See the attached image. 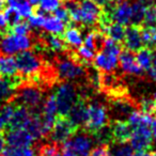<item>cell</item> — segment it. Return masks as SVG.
Returning <instances> with one entry per match:
<instances>
[{
  "mask_svg": "<svg viewBox=\"0 0 156 156\" xmlns=\"http://www.w3.org/2000/svg\"><path fill=\"white\" fill-rule=\"evenodd\" d=\"M93 138L87 132L75 134L64 141L62 144V153L64 156H89L93 147Z\"/></svg>",
  "mask_w": 156,
  "mask_h": 156,
  "instance_id": "obj_1",
  "label": "cell"
},
{
  "mask_svg": "<svg viewBox=\"0 0 156 156\" xmlns=\"http://www.w3.org/2000/svg\"><path fill=\"white\" fill-rule=\"evenodd\" d=\"M109 124V115L107 108L96 101L88 104V118L85 125V132L92 135L96 130L105 127Z\"/></svg>",
  "mask_w": 156,
  "mask_h": 156,
  "instance_id": "obj_2",
  "label": "cell"
},
{
  "mask_svg": "<svg viewBox=\"0 0 156 156\" xmlns=\"http://www.w3.org/2000/svg\"><path fill=\"white\" fill-rule=\"evenodd\" d=\"M79 95L77 93L75 86L71 83H62L58 87L56 92V103L58 108L59 115L66 117L69 111L71 110L72 106L76 103Z\"/></svg>",
  "mask_w": 156,
  "mask_h": 156,
  "instance_id": "obj_3",
  "label": "cell"
},
{
  "mask_svg": "<svg viewBox=\"0 0 156 156\" xmlns=\"http://www.w3.org/2000/svg\"><path fill=\"white\" fill-rule=\"evenodd\" d=\"M15 98H17L28 109L33 111L37 110L43 101V91L40 86H35L33 83H20L16 89Z\"/></svg>",
  "mask_w": 156,
  "mask_h": 156,
  "instance_id": "obj_4",
  "label": "cell"
},
{
  "mask_svg": "<svg viewBox=\"0 0 156 156\" xmlns=\"http://www.w3.org/2000/svg\"><path fill=\"white\" fill-rule=\"evenodd\" d=\"M17 69L23 76L28 78H32L33 76L39 75L42 69V59L40 56L32 51L24 50L18 52L16 57Z\"/></svg>",
  "mask_w": 156,
  "mask_h": 156,
  "instance_id": "obj_5",
  "label": "cell"
},
{
  "mask_svg": "<svg viewBox=\"0 0 156 156\" xmlns=\"http://www.w3.org/2000/svg\"><path fill=\"white\" fill-rule=\"evenodd\" d=\"M32 46L31 39L28 35L5 34L0 37V52L8 56L27 50Z\"/></svg>",
  "mask_w": 156,
  "mask_h": 156,
  "instance_id": "obj_6",
  "label": "cell"
},
{
  "mask_svg": "<svg viewBox=\"0 0 156 156\" xmlns=\"http://www.w3.org/2000/svg\"><path fill=\"white\" fill-rule=\"evenodd\" d=\"M56 71L58 77L62 80H74L85 75L86 71L83 63L74 58H59L56 62Z\"/></svg>",
  "mask_w": 156,
  "mask_h": 156,
  "instance_id": "obj_7",
  "label": "cell"
},
{
  "mask_svg": "<svg viewBox=\"0 0 156 156\" xmlns=\"http://www.w3.org/2000/svg\"><path fill=\"white\" fill-rule=\"evenodd\" d=\"M77 130L78 128L69 121V118L65 115H59L57 117L48 137H49L50 141L59 144V143H63L69 138H71L73 135L77 133Z\"/></svg>",
  "mask_w": 156,
  "mask_h": 156,
  "instance_id": "obj_8",
  "label": "cell"
},
{
  "mask_svg": "<svg viewBox=\"0 0 156 156\" xmlns=\"http://www.w3.org/2000/svg\"><path fill=\"white\" fill-rule=\"evenodd\" d=\"M153 136H152L150 124H142L137 127L132 128V135L129 137V144L136 151H149L153 144Z\"/></svg>",
  "mask_w": 156,
  "mask_h": 156,
  "instance_id": "obj_9",
  "label": "cell"
},
{
  "mask_svg": "<svg viewBox=\"0 0 156 156\" xmlns=\"http://www.w3.org/2000/svg\"><path fill=\"white\" fill-rule=\"evenodd\" d=\"M103 10L92 0H81L79 3V24L93 26L100 22Z\"/></svg>",
  "mask_w": 156,
  "mask_h": 156,
  "instance_id": "obj_10",
  "label": "cell"
},
{
  "mask_svg": "<svg viewBox=\"0 0 156 156\" xmlns=\"http://www.w3.org/2000/svg\"><path fill=\"white\" fill-rule=\"evenodd\" d=\"M5 142L8 147H31L34 143V139L25 128H9L3 135Z\"/></svg>",
  "mask_w": 156,
  "mask_h": 156,
  "instance_id": "obj_11",
  "label": "cell"
},
{
  "mask_svg": "<svg viewBox=\"0 0 156 156\" xmlns=\"http://www.w3.org/2000/svg\"><path fill=\"white\" fill-rule=\"evenodd\" d=\"M66 117L78 129L85 127L88 118V104L86 102V98L79 96L75 104L72 106Z\"/></svg>",
  "mask_w": 156,
  "mask_h": 156,
  "instance_id": "obj_12",
  "label": "cell"
},
{
  "mask_svg": "<svg viewBox=\"0 0 156 156\" xmlns=\"http://www.w3.org/2000/svg\"><path fill=\"white\" fill-rule=\"evenodd\" d=\"M109 127L112 135L113 143L127 142V140H129V137L132 135V127L127 121L120 119L113 120L111 123H109Z\"/></svg>",
  "mask_w": 156,
  "mask_h": 156,
  "instance_id": "obj_13",
  "label": "cell"
},
{
  "mask_svg": "<svg viewBox=\"0 0 156 156\" xmlns=\"http://www.w3.org/2000/svg\"><path fill=\"white\" fill-rule=\"evenodd\" d=\"M119 61L122 69L125 73L135 76H142L143 73H144V71L137 63L136 58H135V54L132 50H128V49L122 50L121 54H120Z\"/></svg>",
  "mask_w": 156,
  "mask_h": 156,
  "instance_id": "obj_14",
  "label": "cell"
},
{
  "mask_svg": "<svg viewBox=\"0 0 156 156\" xmlns=\"http://www.w3.org/2000/svg\"><path fill=\"white\" fill-rule=\"evenodd\" d=\"M124 45L126 49L132 50V51H138L140 48H142V42H141L140 35V26L136 25H129L125 29V34H124Z\"/></svg>",
  "mask_w": 156,
  "mask_h": 156,
  "instance_id": "obj_15",
  "label": "cell"
},
{
  "mask_svg": "<svg viewBox=\"0 0 156 156\" xmlns=\"http://www.w3.org/2000/svg\"><path fill=\"white\" fill-rule=\"evenodd\" d=\"M93 63L94 66L98 69H100V71H103L105 73H111V72H113L118 67L119 57L101 51L95 56Z\"/></svg>",
  "mask_w": 156,
  "mask_h": 156,
  "instance_id": "obj_16",
  "label": "cell"
},
{
  "mask_svg": "<svg viewBox=\"0 0 156 156\" xmlns=\"http://www.w3.org/2000/svg\"><path fill=\"white\" fill-rule=\"evenodd\" d=\"M31 112L30 109H28L26 106H17L14 109V112L12 115V118L9 122V128H26L28 125L29 121L31 119Z\"/></svg>",
  "mask_w": 156,
  "mask_h": 156,
  "instance_id": "obj_17",
  "label": "cell"
},
{
  "mask_svg": "<svg viewBox=\"0 0 156 156\" xmlns=\"http://www.w3.org/2000/svg\"><path fill=\"white\" fill-rule=\"evenodd\" d=\"M135 107L136 105L133 101L126 98H122V96L115 98L111 103V110H112L113 115L119 118L128 117L133 111L136 110Z\"/></svg>",
  "mask_w": 156,
  "mask_h": 156,
  "instance_id": "obj_18",
  "label": "cell"
},
{
  "mask_svg": "<svg viewBox=\"0 0 156 156\" xmlns=\"http://www.w3.org/2000/svg\"><path fill=\"white\" fill-rule=\"evenodd\" d=\"M17 72L15 58L8 55H0V78H14Z\"/></svg>",
  "mask_w": 156,
  "mask_h": 156,
  "instance_id": "obj_19",
  "label": "cell"
},
{
  "mask_svg": "<svg viewBox=\"0 0 156 156\" xmlns=\"http://www.w3.org/2000/svg\"><path fill=\"white\" fill-rule=\"evenodd\" d=\"M137 63L143 71H149L153 66V52L147 47L140 48L135 55Z\"/></svg>",
  "mask_w": 156,
  "mask_h": 156,
  "instance_id": "obj_20",
  "label": "cell"
},
{
  "mask_svg": "<svg viewBox=\"0 0 156 156\" xmlns=\"http://www.w3.org/2000/svg\"><path fill=\"white\" fill-rule=\"evenodd\" d=\"M43 28L45 29L46 32L50 33V34L59 35L64 32L65 24L55 16H47V17H45Z\"/></svg>",
  "mask_w": 156,
  "mask_h": 156,
  "instance_id": "obj_21",
  "label": "cell"
},
{
  "mask_svg": "<svg viewBox=\"0 0 156 156\" xmlns=\"http://www.w3.org/2000/svg\"><path fill=\"white\" fill-rule=\"evenodd\" d=\"M140 35L142 45L145 47L153 49L156 47V27H141L140 26Z\"/></svg>",
  "mask_w": 156,
  "mask_h": 156,
  "instance_id": "obj_22",
  "label": "cell"
},
{
  "mask_svg": "<svg viewBox=\"0 0 156 156\" xmlns=\"http://www.w3.org/2000/svg\"><path fill=\"white\" fill-rule=\"evenodd\" d=\"M105 33L108 35L110 39H112L115 42H123L124 34H125V28L123 25L118 24V23H110L103 29Z\"/></svg>",
  "mask_w": 156,
  "mask_h": 156,
  "instance_id": "obj_23",
  "label": "cell"
},
{
  "mask_svg": "<svg viewBox=\"0 0 156 156\" xmlns=\"http://www.w3.org/2000/svg\"><path fill=\"white\" fill-rule=\"evenodd\" d=\"M63 39L65 43L73 47H80L81 44L83 43V37H81L80 31L78 30L76 27L71 26L67 30H64L63 32Z\"/></svg>",
  "mask_w": 156,
  "mask_h": 156,
  "instance_id": "obj_24",
  "label": "cell"
},
{
  "mask_svg": "<svg viewBox=\"0 0 156 156\" xmlns=\"http://www.w3.org/2000/svg\"><path fill=\"white\" fill-rule=\"evenodd\" d=\"M14 109L15 106L12 104V102L3 103V105L0 106V132H5L7 129Z\"/></svg>",
  "mask_w": 156,
  "mask_h": 156,
  "instance_id": "obj_25",
  "label": "cell"
},
{
  "mask_svg": "<svg viewBox=\"0 0 156 156\" xmlns=\"http://www.w3.org/2000/svg\"><path fill=\"white\" fill-rule=\"evenodd\" d=\"M130 5H132V20H130V25L141 26V24L143 23L145 10H147V7H145L144 5L139 2L138 0H136Z\"/></svg>",
  "mask_w": 156,
  "mask_h": 156,
  "instance_id": "obj_26",
  "label": "cell"
},
{
  "mask_svg": "<svg viewBox=\"0 0 156 156\" xmlns=\"http://www.w3.org/2000/svg\"><path fill=\"white\" fill-rule=\"evenodd\" d=\"M37 156H64L58 143L50 142L41 144L37 147Z\"/></svg>",
  "mask_w": 156,
  "mask_h": 156,
  "instance_id": "obj_27",
  "label": "cell"
},
{
  "mask_svg": "<svg viewBox=\"0 0 156 156\" xmlns=\"http://www.w3.org/2000/svg\"><path fill=\"white\" fill-rule=\"evenodd\" d=\"M43 43L47 44L51 50L56 52H62L66 50V46H65V42L62 39L55 34H46L44 35V42Z\"/></svg>",
  "mask_w": 156,
  "mask_h": 156,
  "instance_id": "obj_28",
  "label": "cell"
},
{
  "mask_svg": "<svg viewBox=\"0 0 156 156\" xmlns=\"http://www.w3.org/2000/svg\"><path fill=\"white\" fill-rule=\"evenodd\" d=\"M111 156H133L134 149L132 145L127 142H119L112 143V147H110Z\"/></svg>",
  "mask_w": 156,
  "mask_h": 156,
  "instance_id": "obj_29",
  "label": "cell"
},
{
  "mask_svg": "<svg viewBox=\"0 0 156 156\" xmlns=\"http://www.w3.org/2000/svg\"><path fill=\"white\" fill-rule=\"evenodd\" d=\"M2 156H35V153L31 147H8L3 150Z\"/></svg>",
  "mask_w": 156,
  "mask_h": 156,
  "instance_id": "obj_30",
  "label": "cell"
},
{
  "mask_svg": "<svg viewBox=\"0 0 156 156\" xmlns=\"http://www.w3.org/2000/svg\"><path fill=\"white\" fill-rule=\"evenodd\" d=\"M101 51L107 52V54L113 55V56L119 57L122 51V46L119 42L113 41L110 37H105L104 43H103V47Z\"/></svg>",
  "mask_w": 156,
  "mask_h": 156,
  "instance_id": "obj_31",
  "label": "cell"
},
{
  "mask_svg": "<svg viewBox=\"0 0 156 156\" xmlns=\"http://www.w3.org/2000/svg\"><path fill=\"white\" fill-rule=\"evenodd\" d=\"M3 15H5V20H7L8 25H9L10 27L17 24V23L22 22V16L18 13L17 10L13 7H9V8H7V9H5Z\"/></svg>",
  "mask_w": 156,
  "mask_h": 156,
  "instance_id": "obj_32",
  "label": "cell"
},
{
  "mask_svg": "<svg viewBox=\"0 0 156 156\" xmlns=\"http://www.w3.org/2000/svg\"><path fill=\"white\" fill-rule=\"evenodd\" d=\"M156 22V5H152L147 8L144 13V17H143V23L144 26L147 27H155Z\"/></svg>",
  "mask_w": 156,
  "mask_h": 156,
  "instance_id": "obj_33",
  "label": "cell"
},
{
  "mask_svg": "<svg viewBox=\"0 0 156 156\" xmlns=\"http://www.w3.org/2000/svg\"><path fill=\"white\" fill-rule=\"evenodd\" d=\"M44 22H45V13L40 10L35 14H31L28 17V24L32 28H42Z\"/></svg>",
  "mask_w": 156,
  "mask_h": 156,
  "instance_id": "obj_34",
  "label": "cell"
},
{
  "mask_svg": "<svg viewBox=\"0 0 156 156\" xmlns=\"http://www.w3.org/2000/svg\"><path fill=\"white\" fill-rule=\"evenodd\" d=\"M61 5V0H41L39 3L40 11L44 12H54Z\"/></svg>",
  "mask_w": 156,
  "mask_h": 156,
  "instance_id": "obj_35",
  "label": "cell"
},
{
  "mask_svg": "<svg viewBox=\"0 0 156 156\" xmlns=\"http://www.w3.org/2000/svg\"><path fill=\"white\" fill-rule=\"evenodd\" d=\"M141 112L147 115H153L156 109V102L152 98H143L139 104Z\"/></svg>",
  "mask_w": 156,
  "mask_h": 156,
  "instance_id": "obj_36",
  "label": "cell"
},
{
  "mask_svg": "<svg viewBox=\"0 0 156 156\" xmlns=\"http://www.w3.org/2000/svg\"><path fill=\"white\" fill-rule=\"evenodd\" d=\"M11 32L17 35H28L30 32V26L28 23L20 22L17 24L11 26Z\"/></svg>",
  "mask_w": 156,
  "mask_h": 156,
  "instance_id": "obj_37",
  "label": "cell"
},
{
  "mask_svg": "<svg viewBox=\"0 0 156 156\" xmlns=\"http://www.w3.org/2000/svg\"><path fill=\"white\" fill-rule=\"evenodd\" d=\"M89 156H111L110 145L108 144H98L95 147H92Z\"/></svg>",
  "mask_w": 156,
  "mask_h": 156,
  "instance_id": "obj_38",
  "label": "cell"
},
{
  "mask_svg": "<svg viewBox=\"0 0 156 156\" xmlns=\"http://www.w3.org/2000/svg\"><path fill=\"white\" fill-rule=\"evenodd\" d=\"M15 9L17 10L18 13L20 14L22 17H29V16L33 13V8H32V5L28 2V0H25L24 2L18 5Z\"/></svg>",
  "mask_w": 156,
  "mask_h": 156,
  "instance_id": "obj_39",
  "label": "cell"
},
{
  "mask_svg": "<svg viewBox=\"0 0 156 156\" xmlns=\"http://www.w3.org/2000/svg\"><path fill=\"white\" fill-rule=\"evenodd\" d=\"M55 17H57L58 20H60L61 22L65 23H69L71 22V16H69V13L65 8H60L59 7L57 10H55Z\"/></svg>",
  "mask_w": 156,
  "mask_h": 156,
  "instance_id": "obj_40",
  "label": "cell"
},
{
  "mask_svg": "<svg viewBox=\"0 0 156 156\" xmlns=\"http://www.w3.org/2000/svg\"><path fill=\"white\" fill-rule=\"evenodd\" d=\"M150 128H151L153 140L156 141V117H152L151 123H150Z\"/></svg>",
  "mask_w": 156,
  "mask_h": 156,
  "instance_id": "obj_41",
  "label": "cell"
},
{
  "mask_svg": "<svg viewBox=\"0 0 156 156\" xmlns=\"http://www.w3.org/2000/svg\"><path fill=\"white\" fill-rule=\"evenodd\" d=\"M25 0H5V2L10 5V7L16 8L18 5H20L22 2H24Z\"/></svg>",
  "mask_w": 156,
  "mask_h": 156,
  "instance_id": "obj_42",
  "label": "cell"
},
{
  "mask_svg": "<svg viewBox=\"0 0 156 156\" xmlns=\"http://www.w3.org/2000/svg\"><path fill=\"white\" fill-rule=\"evenodd\" d=\"M149 76L151 77L152 80L156 81V66L155 65H153V66L149 69Z\"/></svg>",
  "mask_w": 156,
  "mask_h": 156,
  "instance_id": "obj_43",
  "label": "cell"
},
{
  "mask_svg": "<svg viewBox=\"0 0 156 156\" xmlns=\"http://www.w3.org/2000/svg\"><path fill=\"white\" fill-rule=\"evenodd\" d=\"M7 20H5V15H3V13H1L0 12V30L1 29H5V27H7Z\"/></svg>",
  "mask_w": 156,
  "mask_h": 156,
  "instance_id": "obj_44",
  "label": "cell"
},
{
  "mask_svg": "<svg viewBox=\"0 0 156 156\" xmlns=\"http://www.w3.org/2000/svg\"><path fill=\"white\" fill-rule=\"evenodd\" d=\"M5 138H3V135L0 132V156H2L3 150H5Z\"/></svg>",
  "mask_w": 156,
  "mask_h": 156,
  "instance_id": "obj_45",
  "label": "cell"
},
{
  "mask_svg": "<svg viewBox=\"0 0 156 156\" xmlns=\"http://www.w3.org/2000/svg\"><path fill=\"white\" fill-rule=\"evenodd\" d=\"M133 156H152V153H150L147 150H144V151H136V153L133 154Z\"/></svg>",
  "mask_w": 156,
  "mask_h": 156,
  "instance_id": "obj_46",
  "label": "cell"
},
{
  "mask_svg": "<svg viewBox=\"0 0 156 156\" xmlns=\"http://www.w3.org/2000/svg\"><path fill=\"white\" fill-rule=\"evenodd\" d=\"M92 1H94L95 3H98V5H101V7H105V5H107V3H109L111 1V0H92Z\"/></svg>",
  "mask_w": 156,
  "mask_h": 156,
  "instance_id": "obj_47",
  "label": "cell"
},
{
  "mask_svg": "<svg viewBox=\"0 0 156 156\" xmlns=\"http://www.w3.org/2000/svg\"><path fill=\"white\" fill-rule=\"evenodd\" d=\"M28 2L30 3L31 5H37L41 2V0H28Z\"/></svg>",
  "mask_w": 156,
  "mask_h": 156,
  "instance_id": "obj_48",
  "label": "cell"
},
{
  "mask_svg": "<svg viewBox=\"0 0 156 156\" xmlns=\"http://www.w3.org/2000/svg\"><path fill=\"white\" fill-rule=\"evenodd\" d=\"M153 65L156 66V47H155V50L153 52Z\"/></svg>",
  "mask_w": 156,
  "mask_h": 156,
  "instance_id": "obj_49",
  "label": "cell"
},
{
  "mask_svg": "<svg viewBox=\"0 0 156 156\" xmlns=\"http://www.w3.org/2000/svg\"><path fill=\"white\" fill-rule=\"evenodd\" d=\"M152 156H156V150H154V152L152 153Z\"/></svg>",
  "mask_w": 156,
  "mask_h": 156,
  "instance_id": "obj_50",
  "label": "cell"
},
{
  "mask_svg": "<svg viewBox=\"0 0 156 156\" xmlns=\"http://www.w3.org/2000/svg\"><path fill=\"white\" fill-rule=\"evenodd\" d=\"M154 101L156 102V91H155V94H154Z\"/></svg>",
  "mask_w": 156,
  "mask_h": 156,
  "instance_id": "obj_51",
  "label": "cell"
},
{
  "mask_svg": "<svg viewBox=\"0 0 156 156\" xmlns=\"http://www.w3.org/2000/svg\"><path fill=\"white\" fill-rule=\"evenodd\" d=\"M74 1H77V2H78V1H81V0H74Z\"/></svg>",
  "mask_w": 156,
  "mask_h": 156,
  "instance_id": "obj_52",
  "label": "cell"
},
{
  "mask_svg": "<svg viewBox=\"0 0 156 156\" xmlns=\"http://www.w3.org/2000/svg\"><path fill=\"white\" fill-rule=\"evenodd\" d=\"M154 1H155V5H156V0H154Z\"/></svg>",
  "mask_w": 156,
  "mask_h": 156,
  "instance_id": "obj_53",
  "label": "cell"
},
{
  "mask_svg": "<svg viewBox=\"0 0 156 156\" xmlns=\"http://www.w3.org/2000/svg\"><path fill=\"white\" fill-rule=\"evenodd\" d=\"M155 27H156V22H155Z\"/></svg>",
  "mask_w": 156,
  "mask_h": 156,
  "instance_id": "obj_54",
  "label": "cell"
},
{
  "mask_svg": "<svg viewBox=\"0 0 156 156\" xmlns=\"http://www.w3.org/2000/svg\"><path fill=\"white\" fill-rule=\"evenodd\" d=\"M65 1H66V0H65Z\"/></svg>",
  "mask_w": 156,
  "mask_h": 156,
  "instance_id": "obj_55",
  "label": "cell"
}]
</instances>
